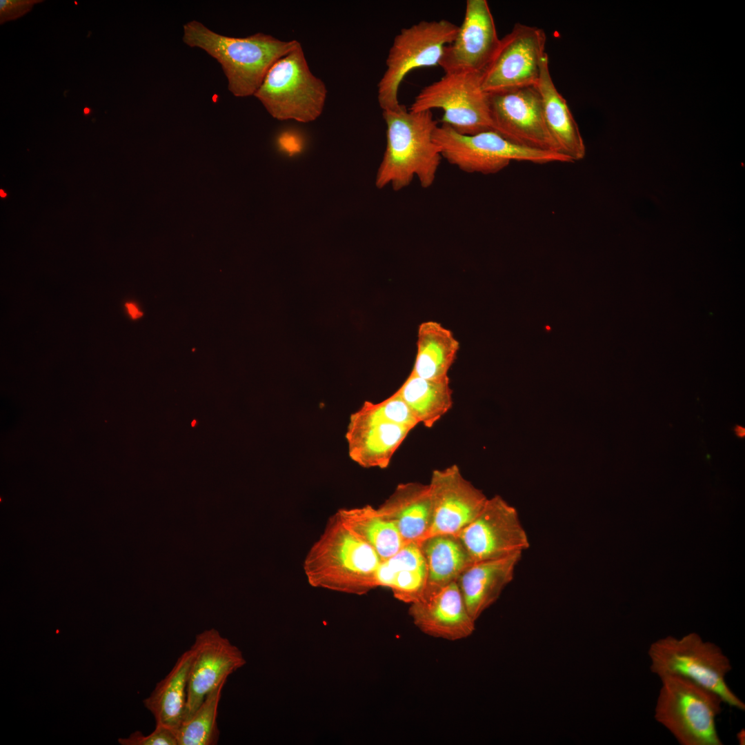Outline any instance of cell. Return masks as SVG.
Returning a JSON list of instances; mask_svg holds the SVG:
<instances>
[{
    "instance_id": "1",
    "label": "cell",
    "mask_w": 745,
    "mask_h": 745,
    "mask_svg": "<svg viewBox=\"0 0 745 745\" xmlns=\"http://www.w3.org/2000/svg\"><path fill=\"white\" fill-rule=\"evenodd\" d=\"M386 146L375 179L378 188L402 190L416 177L424 188L434 183L442 158L434 141L438 126L431 110L414 112L399 104L383 110Z\"/></svg>"
},
{
    "instance_id": "2",
    "label": "cell",
    "mask_w": 745,
    "mask_h": 745,
    "mask_svg": "<svg viewBox=\"0 0 745 745\" xmlns=\"http://www.w3.org/2000/svg\"><path fill=\"white\" fill-rule=\"evenodd\" d=\"M381 562L375 550L347 528L336 513L308 550L303 568L312 587L359 595L377 587Z\"/></svg>"
},
{
    "instance_id": "3",
    "label": "cell",
    "mask_w": 745,
    "mask_h": 745,
    "mask_svg": "<svg viewBox=\"0 0 745 745\" xmlns=\"http://www.w3.org/2000/svg\"><path fill=\"white\" fill-rule=\"evenodd\" d=\"M183 40L216 59L228 79L229 90L241 97L254 95L271 66L300 44L260 32L244 38L223 36L195 20L183 26Z\"/></svg>"
},
{
    "instance_id": "4",
    "label": "cell",
    "mask_w": 745,
    "mask_h": 745,
    "mask_svg": "<svg viewBox=\"0 0 745 745\" xmlns=\"http://www.w3.org/2000/svg\"><path fill=\"white\" fill-rule=\"evenodd\" d=\"M654 711L655 720L681 745H722L716 717L724 702L713 691L686 677L667 675Z\"/></svg>"
},
{
    "instance_id": "5",
    "label": "cell",
    "mask_w": 745,
    "mask_h": 745,
    "mask_svg": "<svg viewBox=\"0 0 745 745\" xmlns=\"http://www.w3.org/2000/svg\"><path fill=\"white\" fill-rule=\"evenodd\" d=\"M650 671L659 677L677 675L717 693L731 707L744 711L745 704L726 682L732 670L728 657L717 644L704 641L696 633L682 637L666 636L648 648Z\"/></svg>"
},
{
    "instance_id": "6",
    "label": "cell",
    "mask_w": 745,
    "mask_h": 745,
    "mask_svg": "<svg viewBox=\"0 0 745 745\" xmlns=\"http://www.w3.org/2000/svg\"><path fill=\"white\" fill-rule=\"evenodd\" d=\"M254 96L275 119L308 123L322 113L327 89L310 71L299 44L271 66Z\"/></svg>"
},
{
    "instance_id": "7",
    "label": "cell",
    "mask_w": 745,
    "mask_h": 745,
    "mask_svg": "<svg viewBox=\"0 0 745 745\" xmlns=\"http://www.w3.org/2000/svg\"><path fill=\"white\" fill-rule=\"evenodd\" d=\"M433 139L441 157L468 173L496 174L512 161L574 163L564 154L519 146L493 130L464 135L441 123L435 128Z\"/></svg>"
},
{
    "instance_id": "8",
    "label": "cell",
    "mask_w": 745,
    "mask_h": 745,
    "mask_svg": "<svg viewBox=\"0 0 745 745\" xmlns=\"http://www.w3.org/2000/svg\"><path fill=\"white\" fill-rule=\"evenodd\" d=\"M459 26L446 20L421 21L401 29L393 41L386 70L378 83V102L383 110L399 106V88L412 70L439 65L445 47L455 38Z\"/></svg>"
},
{
    "instance_id": "9",
    "label": "cell",
    "mask_w": 745,
    "mask_h": 745,
    "mask_svg": "<svg viewBox=\"0 0 745 745\" xmlns=\"http://www.w3.org/2000/svg\"><path fill=\"white\" fill-rule=\"evenodd\" d=\"M433 108L442 109L441 123L461 135L493 130L489 94L482 88L481 72L445 73L419 92L409 110L419 112Z\"/></svg>"
},
{
    "instance_id": "10",
    "label": "cell",
    "mask_w": 745,
    "mask_h": 745,
    "mask_svg": "<svg viewBox=\"0 0 745 745\" xmlns=\"http://www.w3.org/2000/svg\"><path fill=\"white\" fill-rule=\"evenodd\" d=\"M546 43L543 29L515 23L500 39L493 58L481 72L483 90L490 94L535 86L546 54Z\"/></svg>"
},
{
    "instance_id": "11",
    "label": "cell",
    "mask_w": 745,
    "mask_h": 745,
    "mask_svg": "<svg viewBox=\"0 0 745 745\" xmlns=\"http://www.w3.org/2000/svg\"><path fill=\"white\" fill-rule=\"evenodd\" d=\"M473 562L523 553L530 541L517 509L499 495L484 506L457 535Z\"/></svg>"
},
{
    "instance_id": "12",
    "label": "cell",
    "mask_w": 745,
    "mask_h": 745,
    "mask_svg": "<svg viewBox=\"0 0 745 745\" xmlns=\"http://www.w3.org/2000/svg\"><path fill=\"white\" fill-rule=\"evenodd\" d=\"M489 103L495 132L519 146L562 153L546 124L535 86L490 93Z\"/></svg>"
},
{
    "instance_id": "13",
    "label": "cell",
    "mask_w": 745,
    "mask_h": 745,
    "mask_svg": "<svg viewBox=\"0 0 745 745\" xmlns=\"http://www.w3.org/2000/svg\"><path fill=\"white\" fill-rule=\"evenodd\" d=\"M190 648L192 657L183 722L193 715L208 693L246 663L241 650L215 628L197 634Z\"/></svg>"
},
{
    "instance_id": "14",
    "label": "cell",
    "mask_w": 745,
    "mask_h": 745,
    "mask_svg": "<svg viewBox=\"0 0 745 745\" xmlns=\"http://www.w3.org/2000/svg\"><path fill=\"white\" fill-rule=\"evenodd\" d=\"M428 486L432 519L425 538L437 534L457 535L473 520L488 499L464 477L455 464L434 470Z\"/></svg>"
},
{
    "instance_id": "15",
    "label": "cell",
    "mask_w": 745,
    "mask_h": 745,
    "mask_svg": "<svg viewBox=\"0 0 745 745\" xmlns=\"http://www.w3.org/2000/svg\"><path fill=\"white\" fill-rule=\"evenodd\" d=\"M500 39L486 0H468L455 39L447 45L439 66L445 73L482 72L493 58Z\"/></svg>"
},
{
    "instance_id": "16",
    "label": "cell",
    "mask_w": 745,
    "mask_h": 745,
    "mask_svg": "<svg viewBox=\"0 0 745 745\" xmlns=\"http://www.w3.org/2000/svg\"><path fill=\"white\" fill-rule=\"evenodd\" d=\"M411 430L385 419L370 401H364L349 419L345 435L348 455L363 468H386Z\"/></svg>"
},
{
    "instance_id": "17",
    "label": "cell",
    "mask_w": 745,
    "mask_h": 745,
    "mask_svg": "<svg viewBox=\"0 0 745 745\" xmlns=\"http://www.w3.org/2000/svg\"><path fill=\"white\" fill-rule=\"evenodd\" d=\"M408 614L424 634L449 641L470 636L475 622L470 617L456 581L410 604Z\"/></svg>"
},
{
    "instance_id": "18",
    "label": "cell",
    "mask_w": 745,
    "mask_h": 745,
    "mask_svg": "<svg viewBox=\"0 0 745 745\" xmlns=\"http://www.w3.org/2000/svg\"><path fill=\"white\" fill-rule=\"evenodd\" d=\"M523 553L471 563L456 580L466 608L476 622L514 578Z\"/></svg>"
},
{
    "instance_id": "19",
    "label": "cell",
    "mask_w": 745,
    "mask_h": 745,
    "mask_svg": "<svg viewBox=\"0 0 745 745\" xmlns=\"http://www.w3.org/2000/svg\"><path fill=\"white\" fill-rule=\"evenodd\" d=\"M377 508L395 524L405 543L420 542L426 537L432 519L429 486L399 484Z\"/></svg>"
},
{
    "instance_id": "20",
    "label": "cell",
    "mask_w": 745,
    "mask_h": 745,
    "mask_svg": "<svg viewBox=\"0 0 745 745\" xmlns=\"http://www.w3.org/2000/svg\"><path fill=\"white\" fill-rule=\"evenodd\" d=\"M535 86L540 95L546 124L562 153L573 162L582 159L586 154L584 139L566 100L553 82L547 53L542 58Z\"/></svg>"
},
{
    "instance_id": "21",
    "label": "cell",
    "mask_w": 745,
    "mask_h": 745,
    "mask_svg": "<svg viewBox=\"0 0 745 745\" xmlns=\"http://www.w3.org/2000/svg\"><path fill=\"white\" fill-rule=\"evenodd\" d=\"M426 579V564L417 542L406 543L381 561L377 573V587L389 588L397 599L409 604L422 599Z\"/></svg>"
},
{
    "instance_id": "22",
    "label": "cell",
    "mask_w": 745,
    "mask_h": 745,
    "mask_svg": "<svg viewBox=\"0 0 745 745\" xmlns=\"http://www.w3.org/2000/svg\"><path fill=\"white\" fill-rule=\"evenodd\" d=\"M192 657L190 648L183 652L143 703L153 715L156 724L175 731L181 724L187 699L188 672Z\"/></svg>"
},
{
    "instance_id": "23",
    "label": "cell",
    "mask_w": 745,
    "mask_h": 745,
    "mask_svg": "<svg viewBox=\"0 0 745 745\" xmlns=\"http://www.w3.org/2000/svg\"><path fill=\"white\" fill-rule=\"evenodd\" d=\"M427 567L425 597L457 580L473 563L456 535L437 534L417 542Z\"/></svg>"
},
{
    "instance_id": "24",
    "label": "cell",
    "mask_w": 745,
    "mask_h": 745,
    "mask_svg": "<svg viewBox=\"0 0 745 745\" xmlns=\"http://www.w3.org/2000/svg\"><path fill=\"white\" fill-rule=\"evenodd\" d=\"M459 343L441 324L428 321L418 328L417 355L411 373L426 379L448 377Z\"/></svg>"
},
{
    "instance_id": "25",
    "label": "cell",
    "mask_w": 745,
    "mask_h": 745,
    "mask_svg": "<svg viewBox=\"0 0 745 745\" xmlns=\"http://www.w3.org/2000/svg\"><path fill=\"white\" fill-rule=\"evenodd\" d=\"M337 513L347 528L375 550L381 561L406 544L395 524L371 505L341 508Z\"/></svg>"
},
{
    "instance_id": "26",
    "label": "cell",
    "mask_w": 745,
    "mask_h": 745,
    "mask_svg": "<svg viewBox=\"0 0 745 745\" xmlns=\"http://www.w3.org/2000/svg\"><path fill=\"white\" fill-rule=\"evenodd\" d=\"M419 423L433 427L452 408L449 377L426 379L410 372L397 390Z\"/></svg>"
},
{
    "instance_id": "27",
    "label": "cell",
    "mask_w": 745,
    "mask_h": 745,
    "mask_svg": "<svg viewBox=\"0 0 745 745\" xmlns=\"http://www.w3.org/2000/svg\"><path fill=\"white\" fill-rule=\"evenodd\" d=\"M226 682L206 697L193 715L175 731L178 745H215L219 739L217 718L221 691Z\"/></svg>"
},
{
    "instance_id": "28",
    "label": "cell",
    "mask_w": 745,
    "mask_h": 745,
    "mask_svg": "<svg viewBox=\"0 0 745 745\" xmlns=\"http://www.w3.org/2000/svg\"><path fill=\"white\" fill-rule=\"evenodd\" d=\"M372 408L385 419L413 430L419 421L399 394L396 391L391 396L378 403L371 402Z\"/></svg>"
},
{
    "instance_id": "29",
    "label": "cell",
    "mask_w": 745,
    "mask_h": 745,
    "mask_svg": "<svg viewBox=\"0 0 745 745\" xmlns=\"http://www.w3.org/2000/svg\"><path fill=\"white\" fill-rule=\"evenodd\" d=\"M118 742L122 745H178L176 732L161 724H156L149 735L137 731L126 738H119Z\"/></svg>"
},
{
    "instance_id": "30",
    "label": "cell",
    "mask_w": 745,
    "mask_h": 745,
    "mask_svg": "<svg viewBox=\"0 0 745 745\" xmlns=\"http://www.w3.org/2000/svg\"><path fill=\"white\" fill-rule=\"evenodd\" d=\"M43 0H0V24L16 20L32 10Z\"/></svg>"
},
{
    "instance_id": "31",
    "label": "cell",
    "mask_w": 745,
    "mask_h": 745,
    "mask_svg": "<svg viewBox=\"0 0 745 745\" xmlns=\"http://www.w3.org/2000/svg\"><path fill=\"white\" fill-rule=\"evenodd\" d=\"M126 307L133 319H137L142 315V312H139L134 304L128 303L126 304Z\"/></svg>"
},
{
    "instance_id": "32",
    "label": "cell",
    "mask_w": 745,
    "mask_h": 745,
    "mask_svg": "<svg viewBox=\"0 0 745 745\" xmlns=\"http://www.w3.org/2000/svg\"><path fill=\"white\" fill-rule=\"evenodd\" d=\"M734 432L737 437L742 438L745 435V428L739 425H737L734 428Z\"/></svg>"
},
{
    "instance_id": "33",
    "label": "cell",
    "mask_w": 745,
    "mask_h": 745,
    "mask_svg": "<svg viewBox=\"0 0 745 745\" xmlns=\"http://www.w3.org/2000/svg\"><path fill=\"white\" fill-rule=\"evenodd\" d=\"M737 742H738L739 744L744 745V744H745L744 743L745 742V731H744V729L740 730L737 733Z\"/></svg>"
},
{
    "instance_id": "34",
    "label": "cell",
    "mask_w": 745,
    "mask_h": 745,
    "mask_svg": "<svg viewBox=\"0 0 745 745\" xmlns=\"http://www.w3.org/2000/svg\"><path fill=\"white\" fill-rule=\"evenodd\" d=\"M90 112H91V109H90V108H88V107H85V108H83V113H84V115H88V114H90Z\"/></svg>"
},
{
    "instance_id": "35",
    "label": "cell",
    "mask_w": 745,
    "mask_h": 745,
    "mask_svg": "<svg viewBox=\"0 0 745 745\" xmlns=\"http://www.w3.org/2000/svg\"><path fill=\"white\" fill-rule=\"evenodd\" d=\"M0 195H1V197H5L6 196V194L2 190H0Z\"/></svg>"
}]
</instances>
